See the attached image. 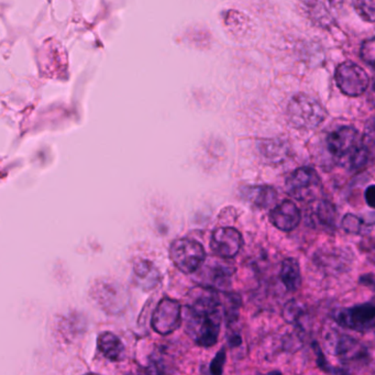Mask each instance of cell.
I'll return each mask as SVG.
<instances>
[{"mask_svg":"<svg viewBox=\"0 0 375 375\" xmlns=\"http://www.w3.org/2000/svg\"><path fill=\"white\" fill-rule=\"evenodd\" d=\"M223 310L217 292L213 289H195L184 317L187 333L197 346L209 348L217 344Z\"/></svg>","mask_w":375,"mask_h":375,"instance_id":"cell-1","label":"cell"},{"mask_svg":"<svg viewBox=\"0 0 375 375\" xmlns=\"http://www.w3.org/2000/svg\"><path fill=\"white\" fill-rule=\"evenodd\" d=\"M327 147L333 158L341 166L359 170L370 158V150L363 141V136L352 127H340L327 138Z\"/></svg>","mask_w":375,"mask_h":375,"instance_id":"cell-2","label":"cell"},{"mask_svg":"<svg viewBox=\"0 0 375 375\" xmlns=\"http://www.w3.org/2000/svg\"><path fill=\"white\" fill-rule=\"evenodd\" d=\"M287 117L296 128L314 129L325 120L326 111L317 100L310 96L297 95L289 102Z\"/></svg>","mask_w":375,"mask_h":375,"instance_id":"cell-3","label":"cell"},{"mask_svg":"<svg viewBox=\"0 0 375 375\" xmlns=\"http://www.w3.org/2000/svg\"><path fill=\"white\" fill-rule=\"evenodd\" d=\"M170 257L181 272L192 274L202 268L206 252L200 242L192 239H179L170 246Z\"/></svg>","mask_w":375,"mask_h":375,"instance_id":"cell-4","label":"cell"},{"mask_svg":"<svg viewBox=\"0 0 375 375\" xmlns=\"http://www.w3.org/2000/svg\"><path fill=\"white\" fill-rule=\"evenodd\" d=\"M286 191L293 198L301 202L315 200L321 191V179L315 168L303 166L287 177Z\"/></svg>","mask_w":375,"mask_h":375,"instance_id":"cell-5","label":"cell"},{"mask_svg":"<svg viewBox=\"0 0 375 375\" xmlns=\"http://www.w3.org/2000/svg\"><path fill=\"white\" fill-rule=\"evenodd\" d=\"M336 81L339 90L349 97L365 94L370 84L367 72L351 61H346L337 67Z\"/></svg>","mask_w":375,"mask_h":375,"instance_id":"cell-6","label":"cell"},{"mask_svg":"<svg viewBox=\"0 0 375 375\" xmlns=\"http://www.w3.org/2000/svg\"><path fill=\"white\" fill-rule=\"evenodd\" d=\"M339 326L356 331H367L375 328V305L361 304L339 310L335 314Z\"/></svg>","mask_w":375,"mask_h":375,"instance_id":"cell-7","label":"cell"},{"mask_svg":"<svg viewBox=\"0 0 375 375\" xmlns=\"http://www.w3.org/2000/svg\"><path fill=\"white\" fill-rule=\"evenodd\" d=\"M182 306L174 299L163 298L153 312L152 328L157 333L166 336L181 327Z\"/></svg>","mask_w":375,"mask_h":375,"instance_id":"cell-8","label":"cell"},{"mask_svg":"<svg viewBox=\"0 0 375 375\" xmlns=\"http://www.w3.org/2000/svg\"><path fill=\"white\" fill-rule=\"evenodd\" d=\"M244 244L241 234L231 227H223L214 231L210 248L221 259H232L238 255Z\"/></svg>","mask_w":375,"mask_h":375,"instance_id":"cell-9","label":"cell"},{"mask_svg":"<svg viewBox=\"0 0 375 375\" xmlns=\"http://www.w3.org/2000/svg\"><path fill=\"white\" fill-rule=\"evenodd\" d=\"M301 221H302L301 210L291 200H284L271 210V223L278 230L284 231V232L294 230Z\"/></svg>","mask_w":375,"mask_h":375,"instance_id":"cell-10","label":"cell"},{"mask_svg":"<svg viewBox=\"0 0 375 375\" xmlns=\"http://www.w3.org/2000/svg\"><path fill=\"white\" fill-rule=\"evenodd\" d=\"M204 269V273H200V276H204V284L209 285L208 289L228 285L231 276L234 272V266L223 261L208 263Z\"/></svg>","mask_w":375,"mask_h":375,"instance_id":"cell-11","label":"cell"},{"mask_svg":"<svg viewBox=\"0 0 375 375\" xmlns=\"http://www.w3.org/2000/svg\"><path fill=\"white\" fill-rule=\"evenodd\" d=\"M336 354L344 362H353L367 357L365 346L352 337L341 335L337 340Z\"/></svg>","mask_w":375,"mask_h":375,"instance_id":"cell-12","label":"cell"},{"mask_svg":"<svg viewBox=\"0 0 375 375\" xmlns=\"http://www.w3.org/2000/svg\"><path fill=\"white\" fill-rule=\"evenodd\" d=\"M99 351L111 361H121L125 357V346L113 333H100L97 339Z\"/></svg>","mask_w":375,"mask_h":375,"instance_id":"cell-13","label":"cell"},{"mask_svg":"<svg viewBox=\"0 0 375 375\" xmlns=\"http://www.w3.org/2000/svg\"><path fill=\"white\" fill-rule=\"evenodd\" d=\"M280 278L286 289L289 292H296L302 285V273L301 265L294 257H287L283 260L280 270Z\"/></svg>","mask_w":375,"mask_h":375,"instance_id":"cell-14","label":"cell"},{"mask_svg":"<svg viewBox=\"0 0 375 375\" xmlns=\"http://www.w3.org/2000/svg\"><path fill=\"white\" fill-rule=\"evenodd\" d=\"M134 274L139 280L140 285L147 289H153L159 282V272L152 263L141 260L134 265Z\"/></svg>","mask_w":375,"mask_h":375,"instance_id":"cell-15","label":"cell"},{"mask_svg":"<svg viewBox=\"0 0 375 375\" xmlns=\"http://www.w3.org/2000/svg\"><path fill=\"white\" fill-rule=\"evenodd\" d=\"M248 198L259 207H269L276 200V193L272 187H251L247 193Z\"/></svg>","mask_w":375,"mask_h":375,"instance_id":"cell-16","label":"cell"},{"mask_svg":"<svg viewBox=\"0 0 375 375\" xmlns=\"http://www.w3.org/2000/svg\"><path fill=\"white\" fill-rule=\"evenodd\" d=\"M314 217L317 219L318 223H321V226L333 228L335 225L336 210L331 202L323 200L314 209Z\"/></svg>","mask_w":375,"mask_h":375,"instance_id":"cell-17","label":"cell"},{"mask_svg":"<svg viewBox=\"0 0 375 375\" xmlns=\"http://www.w3.org/2000/svg\"><path fill=\"white\" fill-rule=\"evenodd\" d=\"M354 8L363 20L375 22V0H360L354 3Z\"/></svg>","mask_w":375,"mask_h":375,"instance_id":"cell-18","label":"cell"},{"mask_svg":"<svg viewBox=\"0 0 375 375\" xmlns=\"http://www.w3.org/2000/svg\"><path fill=\"white\" fill-rule=\"evenodd\" d=\"M303 312H304V310H303V307L301 306V304L295 299H291L284 306L282 315H283L286 323L295 324L299 319V317L302 316Z\"/></svg>","mask_w":375,"mask_h":375,"instance_id":"cell-19","label":"cell"},{"mask_svg":"<svg viewBox=\"0 0 375 375\" xmlns=\"http://www.w3.org/2000/svg\"><path fill=\"white\" fill-rule=\"evenodd\" d=\"M360 56L365 63L375 68V38L365 40L360 50Z\"/></svg>","mask_w":375,"mask_h":375,"instance_id":"cell-20","label":"cell"},{"mask_svg":"<svg viewBox=\"0 0 375 375\" xmlns=\"http://www.w3.org/2000/svg\"><path fill=\"white\" fill-rule=\"evenodd\" d=\"M363 221L357 216L348 214L342 219V228L349 234H359L362 230Z\"/></svg>","mask_w":375,"mask_h":375,"instance_id":"cell-21","label":"cell"},{"mask_svg":"<svg viewBox=\"0 0 375 375\" xmlns=\"http://www.w3.org/2000/svg\"><path fill=\"white\" fill-rule=\"evenodd\" d=\"M226 362V350L221 349L216 354L210 365V373L212 375H223V365Z\"/></svg>","mask_w":375,"mask_h":375,"instance_id":"cell-22","label":"cell"},{"mask_svg":"<svg viewBox=\"0 0 375 375\" xmlns=\"http://www.w3.org/2000/svg\"><path fill=\"white\" fill-rule=\"evenodd\" d=\"M361 250L367 255V259L375 264V240H365L361 244Z\"/></svg>","mask_w":375,"mask_h":375,"instance_id":"cell-23","label":"cell"},{"mask_svg":"<svg viewBox=\"0 0 375 375\" xmlns=\"http://www.w3.org/2000/svg\"><path fill=\"white\" fill-rule=\"evenodd\" d=\"M315 346L316 354H317V363L319 365L321 370L326 371V372H330L331 369L329 367L328 363H327V360H326L325 356H324L323 351L320 349L319 346L317 344H314Z\"/></svg>","mask_w":375,"mask_h":375,"instance_id":"cell-24","label":"cell"},{"mask_svg":"<svg viewBox=\"0 0 375 375\" xmlns=\"http://www.w3.org/2000/svg\"><path fill=\"white\" fill-rule=\"evenodd\" d=\"M365 200L370 207L375 209V185H371L365 191Z\"/></svg>","mask_w":375,"mask_h":375,"instance_id":"cell-25","label":"cell"},{"mask_svg":"<svg viewBox=\"0 0 375 375\" xmlns=\"http://www.w3.org/2000/svg\"><path fill=\"white\" fill-rule=\"evenodd\" d=\"M335 375H350L346 371L342 370V369H337L335 370Z\"/></svg>","mask_w":375,"mask_h":375,"instance_id":"cell-26","label":"cell"},{"mask_svg":"<svg viewBox=\"0 0 375 375\" xmlns=\"http://www.w3.org/2000/svg\"><path fill=\"white\" fill-rule=\"evenodd\" d=\"M269 375H283L281 372H278V371H274V372H271Z\"/></svg>","mask_w":375,"mask_h":375,"instance_id":"cell-27","label":"cell"},{"mask_svg":"<svg viewBox=\"0 0 375 375\" xmlns=\"http://www.w3.org/2000/svg\"><path fill=\"white\" fill-rule=\"evenodd\" d=\"M373 92L375 93V79H374V81H373Z\"/></svg>","mask_w":375,"mask_h":375,"instance_id":"cell-28","label":"cell"},{"mask_svg":"<svg viewBox=\"0 0 375 375\" xmlns=\"http://www.w3.org/2000/svg\"><path fill=\"white\" fill-rule=\"evenodd\" d=\"M86 375H98V374H94V373H90V374H86Z\"/></svg>","mask_w":375,"mask_h":375,"instance_id":"cell-29","label":"cell"}]
</instances>
